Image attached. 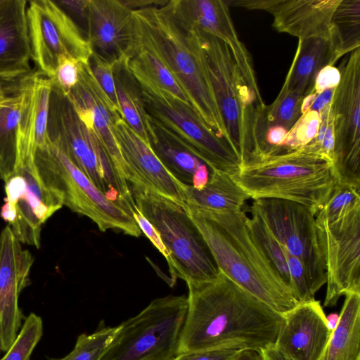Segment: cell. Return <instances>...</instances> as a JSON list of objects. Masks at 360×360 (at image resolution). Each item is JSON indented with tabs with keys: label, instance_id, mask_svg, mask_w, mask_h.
Wrapping results in <instances>:
<instances>
[{
	"label": "cell",
	"instance_id": "37",
	"mask_svg": "<svg viewBox=\"0 0 360 360\" xmlns=\"http://www.w3.org/2000/svg\"><path fill=\"white\" fill-rule=\"evenodd\" d=\"M321 122L316 136L307 146L309 151L322 155L333 160L335 146V132L333 112L331 102L320 112Z\"/></svg>",
	"mask_w": 360,
	"mask_h": 360
},
{
	"label": "cell",
	"instance_id": "38",
	"mask_svg": "<svg viewBox=\"0 0 360 360\" xmlns=\"http://www.w3.org/2000/svg\"><path fill=\"white\" fill-rule=\"evenodd\" d=\"M88 63L98 84L115 110L121 115L113 75L115 63L105 60L93 51Z\"/></svg>",
	"mask_w": 360,
	"mask_h": 360
},
{
	"label": "cell",
	"instance_id": "28",
	"mask_svg": "<svg viewBox=\"0 0 360 360\" xmlns=\"http://www.w3.org/2000/svg\"><path fill=\"white\" fill-rule=\"evenodd\" d=\"M151 126L150 143L165 167L184 184H192L198 169L204 164L174 135L149 120Z\"/></svg>",
	"mask_w": 360,
	"mask_h": 360
},
{
	"label": "cell",
	"instance_id": "13",
	"mask_svg": "<svg viewBox=\"0 0 360 360\" xmlns=\"http://www.w3.org/2000/svg\"><path fill=\"white\" fill-rule=\"evenodd\" d=\"M326 273L323 306L332 307L348 293H360V207L333 219L316 215Z\"/></svg>",
	"mask_w": 360,
	"mask_h": 360
},
{
	"label": "cell",
	"instance_id": "52",
	"mask_svg": "<svg viewBox=\"0 0 360 360\" xmlns=\"http://www.w3.org/2000/svg\"><path fill=\"white\" fill-rule=\"evenodd\" d=\"M1 352V342H0V352Z\"/></svg>",
	"mask_w": 360,
	"mask_h": 360
},
{
	"label": "cell",
	"instance_id": "48",
	"mask_svg": "<svg viewBox=\"0 0 360 360\" xmlns=\"http://www.w3.org/2000/svg\"><path fill=\"white\" fill-rule=\"evenodd\" d=\"M264 360H290L275 346L259 350Z\"/></svg>",
	"mask_w": 360,
	"mask_h": 360
},
{
	"label": "cell",
	"instance_id": "43",
	"mask_svg": "<svg viewBox=\"0 0 360 360\" xmlns=\"http://www.w3.org/2000/svg\"><path fill=\"white\" fill-rule=\"evenodd\" d=\"M240 349H215L178 354L173 360H232Z\"/></svg>",
	"mask_w": 360,
	"mask_h": 360
},
{
	"label": "cell",
	"instance_id": "6",
	"mask_svg": "<svg viewBox=\"0 0 360 360\" xmlns=\"http://www.w3.org/2000/svg\"><path fill=\"white\" fill-rule=\"evenodd\" d=\"M47 141L62 150L107 198L131 213L136 204L128 182L120 174L68 97L53 83Z\"/></svg>",
	"mask_w": 360,
	"mask_h": 360
},
{
	"label": "cell",
	"instance_id": "47",
	"mask_svg": "<svg viewBox=\"0 0 360 360\" xmlns=\"http://www.w3.org/2000/svg\"><path fill=\"white\" fill-rule=\"evenodd\" d=\"M232 360H264L259 350L245 349L238 351Z\"/></svg>",
	"mask_w": 360,
	"mask_h": 360
},
{
	"label": "cell",
	"instance_id": "4",
	"mask_svg": "<svg viewBox=\"0 0 360 360\" xmlns=\"http://www.w3.org/2000/svg\"><path fill=\"white\" fill-rule=\"evenodd\" d=\"M231 176L253 200L292 201L315 216L339 184L333 161L305 147L241 165Z\"/></svg>",
	"mask_w": 360,
	"mask_h": 360
},
{
	"label": "cell",
	"instance_id": "22",
	"mask_svg": "<svg viewBox=\"0 0 360 360\" xmlns=\"http://www.w3.org/2000/svg\"><path fill=\"white\" fill-rule=\"evenodd\" d=\"M22 105L18 134V158L34 157L47 141L51 79L32 71L21 77ZM18 160V159H17Z\"/></svg>",
	"mask_w": 360,
	"mask_h": 360
},
{
	"label": "cell",
	"instance_id": "51",
	"mask_svg": "<svg viewBox=\"0 0 360 360\" xmlns=\"http://www.w3.org/2000/svg\"><path fill=\"white\" fill-rule=\"evenodd\" d=\"M7 99V93L3 81L0 80V105H3Z\"/></svg>",
	"mask_w": 360,
	"mask_h": 360
},
{
	"label": "cell",
	"instance_id": "26",
	"mask_svg": "<svg viewBox=\"0 0 360 360\" xmlns=\"http://www.w3.org/2000/svg\"><path fill=\"white\" fill-rule=\"evenodd\" d=\"M7 99L0 105V178L6 181L15 171L18 134L22 105L21 77L3 81Z\"/></svg>",
	"mask_w": 360,
	"mask_h": 360
},
{
	"label": "cell",
	"instance_id": "11",
	"mask_svg": "<svg viewBox=\"0 0 360 360\" xmlns=\"http://www.w3.org/2000/svg\"><path fill=\"white\" fill-rule=\"evenodd\" d=\"M250 208L260 216L283 247L303 264L315 295L326 283L316 216L301 204L275 198L254 200Z\"/></svg>",
	"mask_w": 360,
	"mask_h": 360
},
{
	"label": "cell",
	"instance_id": "16",
	"mask_svg": "<svg viewBox=\"0 0 360 360\" xmlns=\"http://www.w3.org/2000/svg\"><path fill=\"white\" fill-rule=\"evenodd\" d=\"M115 136L127 167V181L132 187L148 190L184 206L185 184L165 167L153 150L120 115L114 127Z\"/></svg>",
	"mask_w": 360,
	"mask_h": 360
},
{
	"label": "cell",
	"instance_id": "5",
	"mask_svg": "<svg viewBox=\"0 0 360 360\" xmlns=\"http://www.w3.org/2000/svg\"><path fill=\"white\" fill-rule=\"evenodd\" d=\"M204 55L227 141L240 165L256 153L258 124L265 103L244 79L229 46L204 32H195Z\"/></svg>",
	"mask_w": 360,
	"mask_h": 360
},
{
	"label": "cell",
	"instance_id": "3",
	"mask_svg": "<svg viewBox=\"0 0 360 360\" xmlns=\"http://www.w3.org/2000/svg\"><path fill=\"white\" fill-rule=\"evenodd\" d=\"M165 5L132 11L133 34L126 55L141 48L159 58L200 118L228 143L198 37L184 30Z\"/></svg>",
	"mask_w": 360,
	"mask_h": 360
},
{
	"label": "cell",
	"instance_id": "39",
	"mask_svg": "<svg viewBox=\"0 0 360 360\" xmlns=\"http://www.w3.org/2000/svg\"><path fill=\"white\" fill-rule=\"evenodd\" d=\"M285 255L290 276V288L298 303L314 300L308 276L301 261L289 253L285 249Z\"/></svg>",
	"mask_w": 360,
	"mask_h": 360
},
{
	"label": "cell",
	"instance_id": "44",
	"mask_svg": "<svg viewBox=\"0 0 360 360\" xmlns=\"http://www.w3.org/2000/svg\"><path fill=\"white\" fill-rule=\"evenodd\" d=\"M340 80V72L333 65L323 68L316 75L313 93L320 94L324 90L335 88Z\"/></svg>",
	"mask_w": 360,
	"mask_h": 360
},
{
	"label": "cell",
	"instance_id": "40",
	"mask_svg": "<svg viewBox=\"0 0 360 360\" xmlns=\"http://www.w3.org/2000/svg\"><path fill=\"white\" fill-rule=\"evenodd\" d=\"M79 61L72 57L60 58L53 77V84L67 96L79 80Z\"/></svg>",
	"mask_w": 360,
	"mask_h": 360
},
{
	"label": "cell",
	"instance_id": "27",
	"mask_svg": "<svg viewBox=\"0 0 360 360\" xmlns=\"http://www.w3.org/2000/svg\"><path fill=\"white\" fill-rule=\"evenodd\" d=\"M345 296L339 323L319 360H360V293Z\"/></svg>",
	"mask_w": 360,
	"mask_h": 360
},
{
	"label": "cell",
	"instance_id": "9",
	"mask_svg": "<svg viewBox=\"0 0 360 360\" xmlns=\"http://www.w3.org/2000/svg\"><path fill=\"white\" fill-rule=\"evenodd\" d=\"M129 69L140 86L150 121L181 141L211 171L217 169L231 176L238 172V156L204 122L191 105L160 88L139 71Z\"/></svg>",
	"mask_w": 360,
	"mask_h": 360
},
{
	"label": "cell",
	"instance_id": "20",
	"mask_svg": "<svg viewBox=\"0 0 360 360\" xmlns=\"http://www.w3.org/2000/svg\"><path fill=\"white\" fill-rule=\"evenodd\" d=\"M131 12L121 0H89L86 38L94 52L111 63L126 55L133 34Z\"/></svg>",
	"mask_w": 360,
	"mask_h": 360
},
{
	"label": "cell",
	"instance_id": "24",
	"mask_svg": "<svg viewBox=\"0 0 360 360\" xmlns=\"http://www.w3.org/2000/svg\"><path fill=\"white\" fill-rule=\"evenodd\" d=\"M188 207L218 212L242 210L250 195L233 180L229 174L213 169L205 187L198 190L185 184Z\"/></svg>",
	"mask_w": 360,
	"mask_h": 360
},
{
	"label": "cell",
	"instance_id": "14",
	"mask_svg": "<svg viewBox=\"0 0 360 360\" xmlns=\"http://www.w3.org/2000/svg\"><path fill=\"white\" fill-rule=\"evenodd\" d=\"M27 3L31 57L39 72L52 79L63 56L88 63L93 52L90 43L53 1L32 0Z\"/></svg>",
	"mask_w": 360,
	"mask_h": 360
},
{
	"label": "cell",
	"instance_id": "1",
	"mask_svg": "<svg viewBox=\"0 0 360 360\" xmlns=\"http://www.w3.org/2000/svg\"><path fill=\"white\" fill-rule=\"evenodd\" d=\"M179 353L215 349L262 350L275 345L283 316L219 270L209 282L187 284Z\"/></svg>",
	"mask_w": 360,
	"mask_h": 360
},
{
	"label": "cell",
	"instance_id": "45",
	"mask_svg": "<svg viewBox=\"0 0 360 360\" xmlns=\"http://www.w3.org/2000/svg\"><path fill=\"white\" fill-rule=\"evenodd\" d=\"M335 89V87L328 89L317 94L309 110L320 112L323 108L331 102Z\"/></svg>",
	"mask_w": 360,
	"mask_h": 360
},
{
	"label": "cell",
	"instance_id": "10",
	"mask_svg": "<svg viewBox=\"0 0 360 360\" xmlns=\"http://www.w3.org/2000/svg\"><path fill=\"white\" fill-rule=\"evenodd\" d=\"M187 308L185 295L154 299L120 325L101 360H173L179 353Z\"/></svg>",
	"mask_w": 360,
	"mask_h": 360
},
{
	"label": "cell",
	"instance_id": "50",
	"mask_svg": "<svg viewBox=\"0 0 360 360\" xmlns=\"http://www.w3.org/2000/svg\"><path fill=\"white\" fill-rule=\"evenodd\" d=\"M326 323L329 330L332 332L338 326L340 320V314L331 313L326 316Z\"/></svg>",
	"mask_w": 360,
	"mask_h": 360
},
{
	"label": "cell",
	"instance_id": "42",
	"mask_svg": "<svg viewBox=\"0 0 360 360\" xmlns=\"http://www.w3.org/2000/svg\"><path fill=\"white\" fill-rule=\"evenodd\" d=\"M131 215L138 225L139 229L143 232L158 250L165 257L167 262L169 259V253L160 235L152 223L141 213L136 205L131 212Z\"/></svg>",
	"mask_w": 360,
	"mask_h": 360
},
{
	"label": "cell",
	"instance_id": "31",
	"mask_svg": "<svg viewBox=\"0 0 360 360\" xmlns=\"http://www.w3.org/2000/svg\"><path fill=\"white\" fill-rule=\"evenodd\" d=\"M251 217L246 224L250 233L281 278L290 288V276L285 250L260 216L250 208Z\"/></svg>",
	"mask_w": 360,
	"mask_h": 360
},
{
	"label": "cell",
	"instance_id": "12",
	"mask_svg": "<svg viewBox=\"0 0 360 360\" xmlns=\"http://www.w3.org/2000/svg\"><path fill=\"white\" fill-rule=\"evenodd\" d=\"M338 69L340 80L331 101L333 167L339 184L360 191V47L350 52Z\"/></svg>",
	"mask_w": 360,
	"mask_h": 360
},
{
	"label": "cell",
	"instance_id": "15",
	"mask_svg": "<svg viewBox=\"0 0 360 360\" xmlns=\"http://www.w3.org/2000/svg\"><path fill=\"white\" fill-rule=\"evenodd\" d=\"M34 259L22 248L9 226L0 233V342L6 352L22 326V313L18 306L22 290L29 285Z\"/></svg>",
	"mask_w": 360,
	"mask_h": 360
},
{
	"label": "cell",
	"instance_id": "23",
	"mask_svg": "<svg viewBox=\"0 0 360 360\" xmlns=\"http://www.w3.org/2000/svg\"><path fill=\"white\" fill-rule=\"evenodd\" d=\"M343 53L338 37H311L299 39L295 57L283 87L304 97L312 94L316 75L323 68L333 65Z\"/></svg>",
	"mask_w": 360,
	"mask_h": 360
},
{
	"label": "cell",
	"instance_id": "46",
	"mask_svg": "<svg viewBox=\"0 0 360 360\" xmlns=\"http://www.w3.org/2000/svg\"><path fill=\"white\" fill-rule=\"evenodd\" d=\"M169 0H121L129 9L137 10L148 7L165 6Z\"/></svg>",
	"mask_w": 360,
	"mask_h": 360
},
{
	"label": "cell",
	"instance_id": "7",
	"mask_svg": "<svg viewBox=\"0 0 360 360\" xmlns=\"http://www.w3.org/2000/svg\"><path fill=\"white\" fill-rule=\"evenodd\" d=\"M130 190L136 207L158 230L169 253L167 264L174 279L179 278L186 284L214 280L219 269L185 207L148 190Z\"/></svg>",
	"mask_w": 360,
	"mask_h": 360
},
{
	"label": "cell",
	"instance_id": "8",
	"mask_svg": "<svg viewBox=\"0 0 360 360\" xmlns=\"http://www.w3.org/2000/svg\"><path fill=\"white\" fill-rule=\"evenodd\" d=\"M34 160L41 180L72 212L91 219L100 231L116 229L139 237L141 231L131 214L107 198L65 153L47 141L35 150Z\"/></svg>",
	"mask_w": 360,
	"mask_h": 360
},
{
	"label": "cell",
	"instance_id": "21",
	"mask_svg": "<svg viewBox=\"0 0 360 360\" xmlns=\"http://www.w3.org/2000/svg\"><path fill=\"white\" fill-rule=\"evenodd\" d=\"M25 0H0V80L12 81L33 70Z\"/></svg>",
	"mask_w": 360,
	"mask_h": 360
},
{
	"label": "cell",
	"instance_id": "25",
	"mask_svg": "<svg viewBox=\"0 0 360 360\" xmlns=\"http://www.w3.org/2000/svg\"><path fill=\"white\" fill-rule=\"evenodd\" d=\"M113 75L122 118L146 143L150 146L152 129L148 115L140 86L129 68L126 56L115 62Z\"/></svg>",
	"mask_w": 360,
	"mask_h": 360
},
{
	"label": "cell",
	"instance_id": "33",
	"mask_svg": "<svg viewBox=\"0 0 360 360\" xmlns=\"http://www.w3.org/2000/svg\"><path fill=\"white\" fill-rule=\"evenodd\" d=\"M120 328V325L107 326L101 321L94 333L80 334L73 349L66 356L49 360H101Z\"/></svg>",
	"mask_w": 360,
	"mask_h": 360
},
{
	"label": "cell",
	"instance_id": "17",
	"mask_svg": "<svg viewBox=\"0 0 360 360\" xmlns=\"http://www.w3.org/2000/svg\"><path fill=\"white\" fill-rule=\"evenodd\" d=\"M341 0H229V6L262 10L274 16L273 27L298 39L330 38L333 18Z\"/></svg>",
	"mask_w": 360,
	"mask_h": 360
},
{
	"label": "cell",
	"instance_id": "36",
	"mask_svg": "<svg viewBox=\"0 0 360 360\" xmlns=\"http://www.w3.org/2000/svg\"><path fill=\"white\" fill-rule=\"evenodd\" d=\"M360 191L345 184H338L330 198L316 214L333 219L360 207Z\"/></svg>",
	"mask_w": 360,
	"mask_h": 360
},
{
	"label": "cell",
	"instance_id": "19",
	"mask_svg": "<svg viewBox=\"0 0 360 360\" xmlns=\"http://www.w3.org/2000/svg\"><path fill=\"white\" fill-rule=\"evenodd\" d=\"M326 316L318 300L299 303L283 315L274 346L290 360H319L331 334Z\"/></svg>",
	"mask_w": 360,
	"mask_h": 360
},
{
	"label": "cell",
	"instance_id": "2",
	"mask_svg": "<svg viewBox=\"0 0 360 360\" xmlns=\"http://www.w3.org/2000/svg\"><path fill=\"white\" fill-rule=\"evenodd\" d=\"M184 207L221 272L282 316L299 304L252 237L243 210L218 212Z\"/></svg>",
	"mask_w": 360,
	"mask_h": 360
},
{
	"label": "cell",
	"instance_id": "30",
	"mask_svg": "<svg viewBox=\"0 0 360 360\" xmlns=\"http://www.w3.org/2000/svg\"><path fill=\"white\" fill-rule=\"evenodd\" d=\"M129 68L135 69L160 88L191 105L186 94L168 70L166 66L155 55L144 49H134L125 56ZM192 106V105H191Z\"/></svg>",
	"mask_w": 360,
	"mask_h": 360
},
{
	"label": "cell",
	"instance_id": "35",
	"mask_svg": "<svg viewBox=\"0 0 360 360\" xmlns=\"http://www.w3.org/2000/svg\"><path fill=\"white\" fill-rule=\"evenodd\" d=\"M321 122L319 112L309 110L302 114L288 134L281 146L284 153L308 145L318 133Z\"/></svg>",
	"mask_w": 360,
	"mask_h": 360
},
{
	"label": "cell",
	"instance_id": "32",
	"mask_svg": "<svg viewBox=\"0 0 360 360\" xmlns=\"http://www.w3.org/2000/svg\"><path fill=\"white\" fill-rule=\"evenodd\" d=\"M333 24L344 55L360 47V0H341Z\"/></svg>",
	"mask_w": 360,
	"mask_h": 360
},
{
	"label": "cell",
	"instance_id": "29",
	"mask_svg": "<svg viewBox=\"0 0 360 360\" xmlns=\"http://www.w3.org/2000/svg\"><path fill=\"white\" fill-rule=\"evenodd\" d=\"M304 98L297 92L282 86L274 101L269 105H265L259 120L258 148L254 158L259 152L264 134L268 128L278 126L288 131L293 127L302 115L301 105Z\"/></svg>",
	"mask_w": 360,
	"mask_h": 360
},
{
	"label": "cell",
	"instance_id": "49",
	"mask_svg": "<svg viewBox=\"0 0 360 360\" xmlns=\"http://www.w3.org/2000/svg\"><path fill=\"white\" fill-rule=\"evenodd\" d=\"M316 95H317L316 94L312 93V94H310L306 96L303 98L302 105H301L302 115L305 113L310 109Z\"/></svg>",
	"mask_w": 360,
	"mask_h": 360
},
{
	"label": "cell",
	"instance_id": "34",
	"mask_svg": "<svg viewBox=\"0 0 360 360\" xmlns=\"http://www.w3.org/2000/svg\"><path fill=\"white\" fill-rule=\"evenodd\" d=\"M42 334L41 318L31 313L25 319L15 340L0 360H30Z\"/></svg>",
	"mask_w": 360,
	"mask_h": 360
},
{
	"label": "cell",
	"instance_id": "41",
	"mask_svg": "<svg viewBox=\"0 0 360 360\" xmlns=\"http://www.w3.org/2000/svg\"><path fill=\"white\" fill-rule=\"evenodd\" d=\"M53 1L76 25L86 38L89 0H60Z\"/></svg>",
	"mask_w": 360,
	"mask_h": 360
},
{
	"label": "cell",
	"instance_id": "18",
	"mask_svg": "<svg viewBox=\"0 0 360 360\" xmlns=\"http://www.w3.org/2000/svg\"><path fill=\"white\" fill-rule=\"evenodd\" d=\"M66 96L127 181V167L114 132L115 122L121 115L98 84L88 63L79 62L78 82Z\"/></svg>",
	"mask_w": 360,
	"mask_h": 360
}]
</instances>
